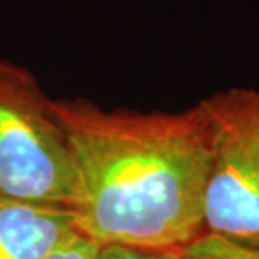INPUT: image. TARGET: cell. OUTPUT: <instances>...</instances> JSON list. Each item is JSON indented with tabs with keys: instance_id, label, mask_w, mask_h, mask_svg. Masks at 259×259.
Masks as SVG:
<instances>
[{
	"instance_id": "cell-7",
	"label": "cell",
	"mask_w": 259,
	"mask_h": 259,
	"mask_svg": "<svg viewBox=\"0 0 259 259\" xmlns=\"http://www.w3.org/2000/svg\"><path fill=\"white\" fill-rule=\"evenodd\" d=\"M95 259H180L179 252L150 249V247L125 246V244H103Z\"/></svg>"
},
{
	"instance_id": "cell-4",
	"label": "cell",
	"mask_w": 259,
	"mask_h": 259,
	"mask_svg": "<svg viewBox=\"0 0 259 259\" xmlns=\"http://www.w3.org/2000/svg\"><path fill=\"white\" fill-rule=\"evenodd\" d=\"M72 229L66 207L0 197V259H48Z\"/></svg>"
},
{
	"instance_id": "cell-1",
	"label": "cell",
	"mask_w": 259,
	"mask_h": 259,
	"mask_svg": "<svg viewBox=\"0 0 259 259\" xmlns=\"http://www.w3.org/2000/svg\"><path fill=\"white\" fill-rule=\"evenodd\" d=\"M74 158V229L98 244L180 252L204 234L212 121L204 103L182 111L105 110L51 98Z\"/></svg>"
},
{
	"instance_id": "cell-3",
	"label": "cell",
	"mask_w": 259,
	"mask_h": 259,
	"mask_svg": "<svg viewBox=\"0 0 259 259\" xmlns=\"http://www.w3.org/2000/svg\"><path fill=\"white\" fill-rule=\"evenodd\" d=\"M202 103L214 133L204 234L259 247V91L232 88Z\"/></svg>"
},
{
	"instance_id": "cell-2",
	"label": "cell",
	"mask_w": 259,
	"mask_h": 259,
	"mask_svg": "<svg viewBox=\"0 0 259 259\" xmlns=\"http://www.w3.org/2000/svg\"><path fill=\"white\" fill-rule=\"evenodd\" d=\"M0 197L72 210L77 174L51 98L27 67L0 59Z\"/></svg>"
},
{
	"instance_id": "cell-6",
	"label": "cell",
	"mask_w": 259,
	"mask_h": 259,
	"mask_svg": "<svg viewBox=\"0 0 259 259\" xmlns=\"http://www.w3.org/2000/svg\"><path fill=\"white\" fill-rule=\"evenodd\" d=\"M101 244L72 229L48 259H95Z\"/></svg>"
},
{
	"instance_id": "cell-5",
	"label": "cell",
	"mask_w": 259,
	"mask_h": 259,
	"mask_svg": "<svg viewBox=\"0 0 259 259\" xmlns=\"http://www.w3.org/2000/svg\"><path fill=\"white\" fill-rule=\"evenodd\" d=\"M180 259H259V247L202 234L179 252Z\"/></svg>"
}]
</instances>
